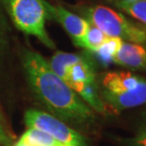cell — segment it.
Masks as SVG:
<instances>
[{
	"label": "cell",
	"instance_id": "18",
	"mask_svg": "<svg viewBox=\"0 0 146 146\" xmlns=\"http://www.w3.org/2000/svg\"><path fill=\"white\" fill-rule=\"evenodd\" d=\"M0 144L3 146H13V141H11V138L6 134L4 128L2 127L1 123H0Z\"/></svg>",
	"mask_w": 146,
	"mask_h": 146
},
{
	"label": "cell",
	"instance_id": "2",
	"mask_svg": "<svg viewBox=\"0 0 146 146\" xmlns=\"http://www.w3.org/2000/svg\"><path fill=\"white\" fill-rule=\"evenodd\" d=\"M6 8L15 27L29 35L37 37L44 45L54 48L55 44L46 31L49 13L45 0H5Z\"/></svg>",
	"mask_w": 146,
	"mask_h": 146
},
{
	"label": "cell",
	"instance_id": "11",
	"mask_svg": "<svg viewBox=\"0 0 146 146\" xmlns=\"http://www.w3.org/2000/svg\"><path fill=\"white\" fill-rule=\"evenodd\" d=\"M20 142L30 146H66L44 131L29 128L19 139Z\"/></svg>",
	"mask_w": 146,
	"mask_h": 146
},
{
	"label": "cell",
	"instance_id": "5",
	"mask_svg": "<svg viewBox=\"0 0 146 146\" xmlns=\"http://www.w3.org/2000/svg\"><path fill=\"white\" fill-rule=\"evenodd\" d=\"M103 100L110 108L119 112L125 109L146 104V79L141 78L135 88L121 93H112L104 90Z\"/></svg>",
	"mask_w": 146,
	"mask_h": 146
},
{
	"label": "cell",
	"instance_id": "15",
	"mask_svg": "<svg viewBox=\"0 0 146 146\" xmlns=\"http://www.w3.org/2000/svg\"><path fill=\"white\" fill-rule=\"evenodd\" d=\"M123 42L124 41L121 40V38L108 37L95 53H97L100 60L104 64L113 62L114 56L117 54L119 49L121 48Z\"/></svg>",
	"mask_w": 146,
	"mask_h": 146
},
{
	"label": "cell",
	"instance_id": "16",
	"mask_svg": "<svg viewBox=\"0 0 146 146\" xmlns=\"http://www.w3.org/2000/svg\"><path fill=\"white\" fill-rule=\"evenodd\" d=\"M121 142L124 146H146V128L139 131L132 138L121 139Z\"/></svg>",
	"mask_w": 146,
	"mask_h": 146
},
{
	"label": "cell",
	"instance_id": "14",
	"mask_svg": "<svg viewBox=\"0 0 146 146\" xmlns=\"http://www.w3.org/2000/svg\"><path fill=\"white\" fill-rule=\"evenodd\" d=\"M80 97L83 99L84 102H86L87 104H89L93 109L96 110L99 113L106 112V104L103 100L100 98L98 93V87L96 84V82L84 84L81 91L78 93Z\"/></svg>",
	"mask_w": 146,
	"mask_h": 146
},
{
	"label": "cell",
	"instance_id": "17",
	"mask_svg": "<svg viewBox=\"0 0 146 146\" xmlns=\"http://www.w3.org/2000/svg\"><path fill=\"white\" fill-rule=\"evenodd\" d=\"M7 31H8L7 20H6V17L4 15V13H3L1 3H0V40L6 35Z\"/></svg>",
	"mask_w": 146,
	"mask_h": 146
},
{
	"label": "cell",
	"instance_id": "12",
	"mask_svg": "<svg viewBox=\"0 0 146 146\" xmlns=\"http://www.w3.org/2000/svg\"><path fill=\"white\" fill-rule=\"evenodd\" d=\"M114 4L146 25V0H114Z\"/></svg>",
	"mask_w": 146,
	"mask_h": 146
},
{
	"label": "cell",
	"instance_id": "8",
	"mask_svg": "<svg viewBox=\"0 0 146 146\" xmlns=\"http://www.w3.org/2000/svg\"><path fill=\"white\" fill-rule=\"evenodd\" d=\"M94 82L95 72L91 61L84 57L81 61L70 66L65 83L78 94L84 84Z\"/></svg>",
	"mask_w": 146,
	"mask_h": 146
},
{
	"label": "cell",
	"instance_id": "7",
	"mask_svg": "<svg viewBox=\"0 0 146 146\" xmlns=\"http://www.w3.org/2000/svg\"><path fill=\"white\" fill-rule=\"evenodd\" d=\"M113 62L126 68L146 70V46L141 44L123 42L114 56Z\"/></svg>",
	"mask_w": 146,
	"mask_h": 146
},
{
	"label": "cell",
	"instance_id": "13",
	"mask_svg": "<svg viewBox=\"0 0 146 146\" xmlns=\"http://www.w3.org/2000/svg\"><path fill=\"white\" fill-rule=\"evenodd\" d=\"M107 38L108 36H106L101 30H99L97 27L89 23L88 30H87L86 35L81 40L78 46L86 48L88 51L96 52L100 48V46L106 42Z\"/></svg>",
	"mask_w": 146,
	"mask_h": 146
},
{
	"label": "cell",
	"instance_id": "9",
	"mask_svg": "<svg viewBox=\"0 0 146 146\" xmlns=\"http://www.w3.org/2000/svg\"><path fill=\"white\" fill-rule=\"evenodd\" d=\"M141 80V77L129 71L108 72L103 78V86L106 91L121 93L135 88Z\"/></svg>",
	"mask_w": 146,
	"mask_h": 146
},
{
	"label": "cell",
	"instance_id": "6",
	"mask_svg": "<svg viewBox=\"0 0 146 146\" xmlns=\"http://www.w3.org/2000/svg\"><path fill=\"white\" fill-rule=\"evenodd\" d=\"M46 8L49 16L63 26V28L71 37L73 43L78 46L88 30L89 22L86 19L68 11L62 6H53L46 2Z\"/></svg>",
	"mask_w": 146,
	"mask_h": 146
},
{
	"label": "cell",
	"instance_id": "19",
	"mask_svg": "<svg viewBox=\"0 0 146 146\" xmlns=\"http://www.w3.org/2000/svg\"><path fill=\"white\" fill-rule=\"evenodd\" d=\"M14 146H30V145H28V144H25V143H23V142H20L18 141L17 143L14 145Z\"/></svg>",
	"mask_w": 146,
	"mask_h": 146
},
{
	"label": "cell",
	"instance_id": "4",
	"mask_svg": "<svg viewBox=\"0 0 146 146\" xmlns=\"http://www.w3.org/2000/svg\"><path fill=\"white\" fill-rule=\"evenodd\" d=\"M25 122L29 128L44 131L66 146H87L86 139L80 133L43 111L28 110L25 114Z\"/></svg>",
	"mask_w": 146,
	"mask_h": 146
},
{
	"label": "cell",
	"instance_id": "3",
	"mask_svg": "<svg viewBox=\"0 0 146 146\" xmlns=\"http://www.w3.org/2000/svg\"><path fill=\"white\" fill-rule=\"evenodd\" d=\"M84 14L90 24L108 37L121 38L124 42L146 43V31L129 21L121 13L106 6H94L84 10Z\"/></svg>",
	"mask_w": 146,
	"mask_h": 146
},
{
	"label": "cell",
	"instance_id": "1",
	"mask_svg": "<svg viewBox=\"0 0 146 146\" xmlns=\"http://www.w3.org/2000/svg\"><path fill=\"white\" fill-rule=\"evenodd\" d=\"M23 66L33 91L59 118L76 125H88L94 121L91 109L55 74L42 55L31 50L25 51Z\"/></svg>",
	"mask_w": 146,
	"mask_h": 146
},
{
	"label": "cell",
	"instance_id": "10",
	"mask_svg": "<svg viewBox=\"0 0 146 146\" xmlns=\"http://www.w3.org/2000/svg\"><path fill=\"white\" fill-rule=\"evenodd\" d=\"M84 58L82 55H77L74 53H68L64 51H57L51 57L49 66L56 75L62 79L64 82L66 80L68 69L74 64L78 63Z\"/></svg>",
	"mask_w": 146,
	"mask_h": 146
}]
</instances>
